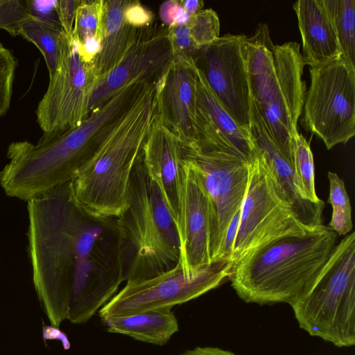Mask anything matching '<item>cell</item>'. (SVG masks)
Segmentation results:
<instances>
[{
    "mask_svg": "<svg viewBox=\"0 0 355 355\" xmlns=\"http://www.w3.org/2000/svg\"><path fill=\"white\" fill-rule=\"evenodd\" d=\"M152 82L128 83L77 128L45 142L11 143L0 185L10 197L28 201L70 182L118 128Z\"/></svg>",
    "mask_w": 355,
    "mask_h": 355,
    "instance_id": "obj_1",
    "label": "cell"
},
{
    "mask_svg": "<svg viewBox=\"0 0 355 355\" xmlns=\"http://www.w3.org/2000/svg\"><path fill=\"white\" fill-rule=\"evenodd\" d=\"M27 202L33 284L51 325L58 328L68 317L75 241L85 213L72 198L70 182Z\"/></svg>",
    "mask_w": 355,
    "mask_h": 355,
    "instance_id": "obj_2",
    "label": "cell"
},
{
    "mask_svg": "<svg viewBox=\"0 0 355 355\" xmlns=\"http://www.w3.org/2000/svg\"><path fill=\"white\" fill-rule=\"evenodd\" d=\"M337 236L322 225L304 235L277 239L233 263L231 285L247 303L290 304L322 269Z\"/></svg>",
    "mask_w": 355,
    "mask_h": 355,
    "instance_id": "obj_3",
    "label": "cell"
},
{
    "mask_svg": "<svg viewBox=\"0 0 355 355\" xmlns=\"http://www.w3.org/2000/svg\"><path fill=\"white\" fill-rule=\"evenodd\" d=\"M157 114V83H153L70 181L72 198L85 214L117 218L125 211L131 173Z\"/></svg>",
    "mask_w": 355,
    "mask_h": 355,
    "instance_id": "obj_4",
    "label": "cell"
},
{
    "mask_svg": "<svg viewBox=\"0 0 355 355\" xmlns=\"http://www.w3.org/2000/svg\"><path fill=\"white\" fill-rule=\"evenodd\" d=\"M244 51L251 98L275 145L293 162L292 137L298 132L306 93L300 44H274L268 25L260 23L247 37Z\"/></svg>",
    "mask_w": 355,
    "mask_h": 355,
    "instance_id": "obj_5",
    "label": "cell"
},
{
    "mask_svg": "<svg viewBox=\"0 0 355 355\" xmlns=\"http://www.w3.org/2000/svg\"><path fill=\"white\" fill-rule=\"evenodd\" d=\"M117 220L124 247L131 254L126 282L153 277L177 264V228L157 186L148 175L141 153L131 173L128 208Z\"/></svg>",
    "mask_w": 355,
    "mask_h": 355,
    "instance_id": "obj_6",
    "label": "cell"
},
{
    "mask_svg": "<svg viewBox=\"0 0 355 355\" xmlns=\"http://www.w3.org/2000/svg\"><path fill=\"white\" fill-rule=\"evenodd\" d=\"M289 305L301 329L336 347L355 345V232L337 243L312 283Z\"/></svg>",
    "mask_w": 355,
    "mask_h": 355,
    "instance_id": "obj_7",
    "label": "cell"
},
{
    "mask_svg": "<svg viewBox=\"0 0 355 355\" xmlns=\"http://www.w3.org/2000/svg\"><path fill=\"white\" fill-rule=\"evenodd\" d=\"M85 215L75 241V265L67 320L87 322L125 280L124 239L117 218Z\"/></svg>",
    "mask_w": 355,
    "mask_h": 355,
    "instance_id": "obj_8",
    "label": "cell"
},
{
    "mask_svg": "<svg viewBox=\"0 0 355 355\" xmlns=\"http://www.w3.org/2000/svg\"><path fill=\"white\" fill-rule=\"evenodd\" d=\"M248 182L241 206L232 263L277 239L311 231L297 220L290 200L258 148L248 159Z\"/></svg>",
    "mask_w": 355,
    "mask_h": 355,
    "instance_id": "obj_9",
    "label": "cell"
},
{
    "mask_svg": "<svg viewBox=\"0 0 355 355\" xmlns=\"http://www.w3.org/2000/svg\"><path fill=\"white\" fill-rule=\"evenodd\" d=\"M303 105L304 128L328 150L355 135V66L340 55L309 68Z\"/></svg>",
    "mask_w": 355,
    "mask_h": 355,
    "instance_id": "obj_10",
    "label": "cell"
},
{
    "mask_svg": "<svg viewBox=\"0 0 355 355\" xmlns=\"http://www.w3.org/2000/svg\"><path fill=\"white\" fill-rule=\"evenodd\" d=\"M61 59L49 76L46 91L35 111L45 142L79 126L89 115V104L96 76L93 64L81 56L80 43L72 33L60 36Z\"/></svg>",
    "mask_w": 355,
    "mask_h": 355,
    "instance_id": "obj_11",
    "label": "cell"
},
{
    "mask_svg": "<svg viewBox=\"0 0 355 355\" xmlns=\"http://www.w3.org/2000/svg\"><path fill=\"white\" fill-rule=\"evenodd\" d=\"M232 265L230 261L220 260L187 273L178 260L173 268L153 277L126 282L100 309L99 315L121 316L183 304L225 283Z\"/></svg>",
    "mask_w": 355,
    "mask_h": 355,
    "instance_id": "obj_12",
    "label": "cell"
},
{
    "mask_svg": "<svg viewBox=\"0 0 355 355\" xmlns=\"http://www.w3.org/2000/svg\"><path fill=\"white\" fill-rule=\"evenodd\" d=\"M182 156L179 261L186 272L192 273L216 261L218 220L200 167Z\"/></svg>",
    "mask_w": 355,
    "mask_h": 355,
    "instance_id": "obj_13",
    "label": "cell"
},
{
    "mask_svg": "<svg viewBox=\"0 0 355 355\" xmlns=\"http://www.w3.org/2000/svg\"><path fill=\"white\" fill-rule=\"evenodd\" d=\"M247 37L231 33L220 36L200 49L197 66L227 113L249 130L251 96L244 51Z\"/></svg>",
    "mask_w": 355,
    "mask_h": 355,
    "instance_id": "obj_14",
    "label": "cell"
},
{
    "mask_svg": "<svg viewBox=\"0 0 355 355\" xmlns=\"http://www.w3.org/2000/svg\"><path fill=\"white\" fill-rule=\"evenodd\" d=\"M153 22L139 28L119 63L96 78L89 104V114L128 83L135 80L157 83L166 71L173 59L167 28Z\"/></svg>",
    "mask_w": 355,
    "mask_h": 355,
    "instance_id": "obj_15",
    "label": "cell"
},
{
    "mask_svg": "<svg viewBox=\"0 0 355 355\" xmlns=\"http://www.w3.org/2000/svg\"><path fill=\"white\" fill-rule=\"evenodd\" d=\"M184 157L200 167L205 187L211 197L218 220V260L227 226L240 209L249 176L248 160L227 150L207 148L196 144H181Z\"/></svg>",
    "mask_w": 355,
    "mask_h": 355,
    "instance_id": "obj_16",
    "label": "cell"
},
{
    "mask_svg": "<svg viewBox=\"0 0 355 355\" xmlns=\"http://www.w3.org/2000/svg\"><path fill=\"white\" fill-rule=\"evenodd\" d=\"M198 66L172 60L157 83V114L181 144L197 141Z\"/></svg>",
    "mask_w": 355,
    "mask_h": 355,
    "instance_id": "obj_17",
    "label": "cell"
},
{
    "mask_svg": "<svg viewBox=\"0 0 355 355\" xmlns=\"http://www.w3.org/2000/svg\"><path fill=\"white\" fill-rule=\"evenodd\" d=\"M142 159L175 224L180 225L183 156L180 141L157 114L144 144Z\"/></svg>",
    "mask_w": 355,
    "mask_h": 355,
    "instance_id": "obj_18",
    "label": "cell"
},
{
    "mask_svg": "<svg viewBox=\"0 0 355 355\" xmlns=\"http://www.w3.org/2000/svg\"><path fill=\"white\" fill-rule=\"evenodd\" d=\"M197 141L198 146L233 152L248 160L255 151L250 130L231 117L198 67Z\"/></svg>",
    "mask_w": 355,
    "mask_h": 355,
    "instance_id": "obj_19",
    "label": "cell"
},
{
    "mask_svg": "<svg viewBox=\"0 0 355 355\" xmlns=\"http://www.w3.org/2000/svg\"><path fill=\"white\" fill-rule=\"evenodd\" d=\"M249 130L255 147L263 153L270 170L290 200L297 220L309 230L323 225L324 201L313 202L304 198L293 162L275 145L252 98Z\"/></svg>",
    "mask_w": 355,
    "mask_h": 355,
    "instance_id": "obj_20",
    "label": "cell"
},
{
    "mask_svg": "<svg viewBox=\"0 0 355 355\" xmlns=\"http://www.w3.org/2000/svg\"><path fill=\"white\" fill-rule=\"evenodd\" d=\"M293 8L297 18L305 64L312 67L340 56L338 42L322 0H299Z\"/></svg>",
    "mask_w": 355,
    "mask_h": 355,
    "instance_id": "obj_21",
    "label": "cell"
},
{
    "mask_svg": "<svg viewBox=\"0 0 355 355\" xmlns=\"http://www.w3.org/2000/svg\"><path fill=\"white\" fill-rule=\"evenodd\" d=\"M131 0H107L100 28L101 49L94 62L96 78L113 69L135 40L139 28L127 23L125 10Z\"/></svg>",
    "mask_w": 355,
    "mask_h": 355,
    "instance_id": "obj_22",
    "label": "cell"
},
{
    "mask_svg": "<svg viewBox=\"0 0 355 355\" xmlns=\"http://www.w3.org/2000/svg\"><path fill=\"white\" fill-rule=\"evenodd\" d=\"M110 333L130 336L158 345H165L178 331L171 308H160L121 316L102 318Z\"/></svg>",
    "mask_w": 355,
    "mask_h": 355,
    "instance_id": "obj_23",
    "label": "cell"
},
{
    "mask_svg": "<svg viewBox=\"0 0 355 355\" xmlns=\"http://www.w3.org/2000/svg\"><path fill=\"white\" fill-rule=\"evenodd\" d=\"M331 21L340 56L355 66V1L322 0Z\"/></svg>",
    "mask_w": 355,
    "mask_h": 355,
    "instance_id": "obj_24",
    "label": "cell"
},
{
    "mask_svg": "<svg viewBox=\"0 0 355 355\" xmlns=\"http://www.w3.org/2000/svg\"><path fill=\"white\" fill-rule=\"evenodd\" d=\"M62 31L31 15L20 28L19 35L35 44L42 53L49 76L57 71L60 62Z\"/></svg>",
    "mask_w": 355,
    "mask_h": 355,
    "instance_id": "obj_25",
    "label": "cell"
},
{
    "mask_svg": "<svg viewBox=\"0 0 355 355\" xmlns=\"http://www.w3.org/2000/svg\"><path fill=\"white\" fill-rule=\"evenodd\" d=\"M291 148L294 170L304 198L320 202L315 189L314 162L309 143L297 132L292 137Z\"/></svg>",
    "mask_w": 355,
    "mask_h": 355,
    "instance_id": "obj_26",
    "label": "cell"
},
{
    "mask_svg": "<svg viewBox=\"0 0 355 355\" xmlns=\"http://www.w3.org/2000/svg\"><path fill=\"white\" fill-rule=\"evenodd\" d=\"M329 197L327 202L332 207L330 227L338 236L350 233L353 227L352 208L344 181L334 172L328 173Z\"/></svg>",
    "mask_w": 355,
    "mask_h": 355,
    "instance_id": "obj_27",
    "label": "cell"
},
{
    "mask_svg": "<svg viewBox=\"0 0 355 355\" xmlns=\"http://www.w3.org/2000/svg\"><path fill=\"white\" fill-rule=\"evenodd\" d=\"M104 0L81 1L75 17L73 33L80 44L89 37H98L102 19Z\"/></svg>",
    "mask_w": 355,
    "mask_h": 355,
    "instance_id": "obj_28",
    "label": "cell"
},
{
    "mask_svg": "<svg viewBox=\"0 0 355 355\" xmlns=\"http://www.w3.org/2000/svg\"><path fill=\"white\" fill-rule=\"evenodd\" d=\"M196 44L201 49L220 37V21L211 8L202 9L190 17L187 23Z\"/></svg>",
    "mask_w": 355,
    "mask_h": 355,
    "instance_id": "obj_29",
    "label": "cell"
},
{
    "mask_svg": "<svg viewBox=\"0 0 355 355\" xmlns=\"http://www.w3.org/2000/svg\"><path fill=\"white\" fill-rule=\"evenodd\" d=\"M17 60L12 52L0 42V117L10 107Z\"/></svg>",
    "mask_w": 355,
    "mask_h": 355,
    "instance_id": "obj_30",
    "label": "cell"
},
{
    "mask_svg": "<svg viewBox=\"0 0 355 355\" xmlns=\"http://www.w3.org/2000/svg\"><path fill=\"white\" fill-rule=\"evenodd\" d=\"M173 60L197 62L200 49L196 44L187 24L178 26L167 27Z\"/></svg>",
    "mask_w": 355,
    "mask_h": 355,
    "instance_id": "obj_31",
    "label": "cell"
},
{
    "mask_svg": "<svg viewBox=\"0 0 355 355\" xmlns=\"http://www.w3.org/2000/svg\"><path fill=\"white\" fill-rule=\"evenodd\" d=\"M30 16L25 1L0 0V29L12 36L19 35L22 24Z\"/></svg>",
    "mask_w": 355,
    "mask_h": 355,
    "instance_id": "obj_32",
    "label": "cell"
},
{
    "mask_svg": "<svg viewBox=\"0 0 355 355\" xmlns=\"http://www.w3.org/2000/svg\"><path fill=\"white\" fill-rule=\"evenodd\" d=\"M30 15L42 22L62 29L55 8L56 1H25Z\"/></svg>",
    "mask_w": 355,
    "mask_h": 355,
    "instance_id": "obj_33",
    "label": "cell"
},
{
    "mask_svg": "<svg viewBox=\"0 0 355 355\" xmlns=\"http://www.w3.org/2000/svg\"><path fill=\"white\" fill-rule=\"evenodd\" d=\"M159 17L167 27L186 24L190 18L180 1L176 0L164 2L159 8Z\"/></svg>",
    "mask_w": 355,
    "mask_h": 355,
    "instance_id": "obj_34",
    "label": "cell"
},
{
    "mask_svg": "<svg viewBox=\"0 0 355 355\" xmlns=\"http://www.w3.org/2000/svg\"><path fill=\"white\" fill-rule=\"evenodd\" d=\"M125 19L128 24L139 28L151 24L154 14L141 6L139 1H131L125 10Z\"/></svg>",
    "mask_w": 355,
    "mask_h": 355,
    "instance_id": "obj_35",
    "label": "cell"
},
{
    "mask_svg": "<svg viewBox=\"0 0 355 355\" xmlns=\"http://www.w3.org/2000/svg\"><path fill=\"white\" fill-rule=\"evenodd\" d=\"M81 1H56L55 8L62 31L69 35L73 29L76 9Z\"/></svg>",
    "mask_w": 355,
    "mask_h": 355,
    "instance_id": "obj_36",
    "label": "cell"
},
{
    "mask_svg": "<svg viewBox=\"0 0 355 355\" xmlns=\"http://www.w3.org/2000/svg\"><path fill=\"white\" fill-rule=\"evenodd\" d=\"M241 208L232 218L224 235L218 260L231 261L233 247L238 232Z\"/></svg>",
    "mask_w": 355,
    "mask_h": 355,
    "instance_id": "obj_37",
    "label": "cell"
},
{
    "mask_svg": "<svg viewBox=\"0 0 355 355\" xmlns=\"http://www.w3.org/2000/svg\"><path fill=\"white\" fill-rule=\"evenodd\" d=\"M100 49V40L98 37H89L80 44V52L85 62L93 64Z\"/></svg>",
    "mask_w": 355,
    "mask_h": 355,
    "instance_id": "obj_38",
    "label": "cell"
},
{
    "mask_svg": "<svg viewBox=\"0 0 355 355\" xmlns=\"http://www.w3.org/2000/svg\"><path fill=\"white\" fill-rule=\"evenodd\" d=\"M180 355H236L230 351L213 347H198Z\"/></svg>",
    "mask_w": 355,
    "mask_h": 355,
    "instance_id": "obj_39",
    "label": "cell"
},
{
    "mask_svg": "<svg viewBox=\"0 0 355 355\" xmlns=\"http://www.w3.org/2000/svg\"><path fill=\"white\" fill-rule=\"evenodd\" d=\"M180 2L189 17L202 10L204 7V1L201 0H184Z\"/></svg>",
    "mask_w": 355,
    "mask_h": 355,
    "instance_id": "obj_40",
    "label": "cell"
}]
</instances>
